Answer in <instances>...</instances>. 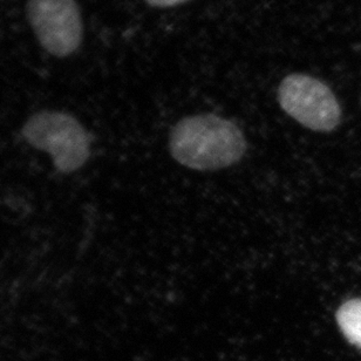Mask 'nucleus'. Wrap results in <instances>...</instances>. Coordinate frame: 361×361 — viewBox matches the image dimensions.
Here are the masks:
<instances>
[{"label":"nucleus","instance_id":"obj_5","mask_svg":"<svg viewBox=\"0 0 361 361\" xmlns=\"http://www.w3.org/2000/svg\"><path fill=\"white\" fill-rule=\"evenodd\" d=\"M336 319L348 343L361 350V298L345 302L338 309Z\"/></svg>","mask_w":361,"mask_h":361},{"label":"nucleus","instance_id":"obj_1","mask_svg":"<svg viewBox=\"0 0 361 361\" xmlns=\"http://www.w3.org/2000/svg\"><path fill=\"white\" fill-rule=\"evenodd\" d=\"M169 149L178 164L194 171H217L242 160L247 152L243 133L215 114L188 116L171 130Z\"/></svg>","mask_w":361,"mask_h":361},{"label":"nucleus","instance_id":"obj_7","mask_svg":"<svg viewBox=\"0 0 361 361\" xmlns=\"http://www.w3.org/2000/svg\"><path fill=\"white\" fill-rule=\"evenodd\" d=\"M360 106H361V94H360Z\"/></svg>","mask_w":361,"mask_h":361},{"label":"nucleus","instance_id":"obj_6","mask_svg":"<svg viewBox=\"0 0 361 361\" xmlns=\"http://www.w3.org/2000/svg\"><path fill=\"white\" fill-rule=\"evenodd\" d=\"M149 6L167 8V7L178 6L180 4L187 3L189 0H145Z\"/></svg>","mask_w":361,"mask_h":361},{"label":"nucleus","instance_id":"obj_4","mask_svg":"<svg viewBox=\"0 0 361 361\" xmlns=\"http://www.w3.org/2000/svg\"><path fill=\"white\" fill-rule=\"evenodd\" d=\"M28 21L45 51L56 56L77 52L84 39V21L75 0H28Z\"/></svg>","mask_w":361,"mask_h":361},{"label":"nucleus","instance_id":"obj_2","mask_svg":"<svg viewBox=\"0 0 361 361\" xmlns=\"http://www.w3.org/2000/svg\"><path fill=\"white\" fill-rule=\"evenodd\" d=\"M27 142L52 157L56 167L72 173L90 157V136L80 122L61 111H44L32 115L23 128Z\"/></svg>","mask_w":361,"mask_h":361},{"label":"nucleus","instance_id":"obj_3","mask_svg":"<svg viewBox=\"0 0 361 361\" xmlns=\"http://www.w3.org/2000/svg\"><path fill=\"white\" fill-rule=\"evenodd\" d=\"M281 109L314 132L329 133L341 121V108L334 92L323 81L307 74L285 77L278 87Z\"/></svg>","mask_w":361,"mask_h":361}]
</instances>
